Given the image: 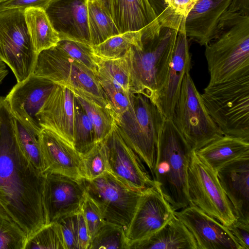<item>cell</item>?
I'll use <instances>...</instances> for the list:
<instances>
[{"instance_id":"3957f363","label":"cell","mask_w":249,"mask_h":249,"mask_svg":"<svg viewBox=\"0 0 249 249\" xmlns=\"http://www.w3.org/2000/svg\"><path fill=\"white\" fill-rule=\"evenodd\" d=\"M205 46L208 84L249 74V16L235 14L221 17L215 36Z\"/></svg>"},{"instance_id":"f35d334b","label":"cell","mask_w":249,"mask_h":249,"mask_svg":"<svg viewBox=\"0 0 249 249\" xmlns=\"http://www.w3.org/2000/svg\"><path fill=\"white\" fill-rule=\"evenodd\" d=\"M111 106L114 120L123 114L130 104V94L110 80L96 75Z\"/></svg>"},{"instance_id":"603a6c76","label":"cell","mask_w":249,"mask_h":249,"mask_svg":"<svg viewBox=\"0 0 249 249\" xmlns=\"http://www.w3.org/2000/svg\"><path fill=\"white\" fill-rule=\"evenodd\" d=\"M120 34L137 32L158 22L148 0H106Z\"/></svg>"},{"instance_id":"f546056e","label":"cell","mask_w":249,"mask_h":249,"mask_svg":"<svg viewBox=\"0 0 249 249\" xmlns=\"http://www.w3.org/2000/svg\"><path fill=\"white\" fill-rule=\"evenodd\" d=\"M141 31L128 32L112 36L101 43L92 46L93 53L104 59L124 56L133 46L141 47Z\"/></svg>"},{"instance_id":"836d02e7","label":"cell","mask_w":249,"mask_h":249,"mask_svg":"<svg viewBox=\"0 0 249 249\" xmlns=\"http://www.w3.org/2000/svg\"><path fill=\"white\" fill-rule=\"evenodd\" d=\"M89 249H128L125 231L105 221L92 238Z\"/></svg>"},{"instance_id":"f6af8a7d","label":"cell","mask_w":249,"mask_h":249,"mask_svg":"<svg viewBox=\"0 0 249 249\" xmlns=\"http://www.w3.org/2000/svg\"><path fill=\"white\" fill-rule=\"evenodd\" d=\"M235 14L249 16V0H231L222 16Z\"/></svg>"},{"instance_id":"b9f144b4","label":"cell","mask_w":249,"mask_h":249,"mask_svg":"<svg viewBox=\"0 0 249 249\" xmlns=\"http://www.w3.org/2000/svg\"><path fill=\"white\" fill-rule=\"evenodd\" d=\"M53 0H7L0 2V12L9 9H21L35 7L44 10Z\"/></svg>"},{"instance_id":"cb8c5ba5","label":"cell","mask_w":249,"mask_h":249,"mask_svg":"<svg viewBox=\"0 0 249 249\" xmlns=\"http://www.w3.org/2000/svg\"><path fill=\"white\" fill-rule=\"evenodd\" d=\"M128 249H197L196 241L184 224L174 214L160 230L129 246Z\"/></svg>"},{"instance_id":"30bf717a","label":"cell","mask_w":249,"mask_h":249,"mask_svg":"<svg viewBox=\"0 0 249 249\" xmlns=\"http://www.w3.org/2000/svg\"><path fill=\"white\" fill-rule=\"evenodd\" d=\"M188 193L190 204L228 227L236 220L232 206L216 171L193 151L188 166Z\"/></svg>"},{"instance_id":"4316f807","label":"cell","mask_w":249,"mask_h":249,"mask_svg":"<svg viewBox=\"0 0 249 249\" xmlns=\"http://www.w3.org/2000/svg\"><path fill=\"white\" fill-rule=\"evenodd\" d=\"M88 22L91 46L120 34L104 0H88Z\"/></svg>"},{"instance_id":"d6a6232c","label":"cell","mask_w":249,"mask_h":249,"mask_svg":"<svg viewBox=\"0 0 249 249\" xmlns=\"http://www.w3.org/2000/svg\"><path fill=\"white\" fill-rule=\"evenodd\" d=\"M66 249L57 222L46 224L27 237L24 249Z\"/></svg>"},{"instance_id":"7402d4cb","label":"cell","mask_w":249,"mask_h":249,"mask_svg":"<svg viewBox=\"0 0 249 249\" xmlns=\"http://www.w3.org/2000/svg\"><path fill=\"white\" fill-rule=\"evenodd\" d=\"M231 0H198L185 22L188 38L205 46L215 36L221 16Z\"/></svg>"},{"instance_id":"ac0fdd59","label":"cell","mask_w":249,"mask_h":249,"mask_svg":"<svg viewBox=\"0 0 249 249\" xmlns=\"http://www.w3.org/2000/svg\"><path fill=\"white\" fill-rule=\"evenodd\" d=\"M45 11L60 40L90 45L88 0H53Z\"/></svg>"},{"instance_id":"ffe728a7","label":"cell","mask_w":249,"mask_h":249,"mask_svg":"<svg viewBox=\"0 0 249 249\" xmlns=\"http://www.w3.org/2000/svg\"><path fill=\"white\" fill-rule=\"evenodd\" d=\"M191 57L185 24L178 31L166 80L156 101L165 119H171L185 75L190 72Z\"/></svg>"},{"instance_id":"7a4b0ae2","label":"cell","mask_w":249,"mask_h":249,"mask_svg":"<svg viewBox=\"0 0 249 249\" xmlns=\"http://www.w3.org/2000/svg\"><path fill=\"white\" fill-rule=\"evenodd\" d=\"M141 32V47L133 46L127 53L130 93L143 94L155 104L166 80L178 31L157 22Z\"/></svg>"},{"instance_id":"484cf974","label":"cell","mask_w":249,"mask_h":249,"mask_svg":"<svg viewBox=\"0 0 249 249\" xmlns=\"http://www.w3.org/2000/svg\"><path fill=\"white\" fill-rule=\"evenodd\" d=\"M27 28L36 51H41L55 46L60 40L44 10L31 7L24 10Z\"/></svg>"},{"instance_id":"2e32d148","label":"cell","mask_w":249,"mask_h":249,"mask_svg":"<svg viewBox=\"0 0 249 249\" xmlns=\"http://www.w3.org/2000/svg\"><path fill=\"white\" fill-rule=\"evenodd\" d=\"M174 214L192 234L197 249H240L228 227L196 207L190 205Z\"/></svg>"},{"instance_id":"9a60e30c","label":"cell","mask_w":249,"mask_h":249,"mask_svg":"<svg viewBox=\"0 0 249 249\" xmlns=\"http://www.w3.org/2000/svg\"><path fill=\"white\" fill-rule=\"evenodd\" d=\"M174 211L156 185L144 191L125 231L129 246L146 238L163 227Z\"/></svg>"},{"instance_id":"9c48e42d","label":"cell","mask_w":249,"mask_h":249,"mask_svg":"<svg viewBox=\"0 0 249 249\" xmlns=\"http://www.w3.org/2000/svg\"><path fill=\"white\" fill-rule=\"evenodd\" d=\"M24 12L18 8L0 12V61L11 69L17 82L33 73L38 55Z\"/></svg>"},{"instance_id":"8992f818","label":"cell","mask_w":249,"mask_h":249,"mask_svg":"<svg viewBox=\"0 0 249 249\" xmlns=\"http://www.w3.org/2000/svg\"><path fill=\"white\" fill-rule=\"evenodd\" d=\"M201 96L209 114L224 135L249 141V74L208 84Z\"/></svg>"},{"instance_id":"bcb514c9","label":"cell","mask_w":249,"mask_h":249,"mask_svg":"<svg viewBox=\"0 0 249 249\" xmlns=\"http://www.w3.org/2000/svg\"><path fill=\"white\" fill-rule=\"evenodd\" d=\"M0 215L9 217L10 218H11L9 214L8 213V212L7 211L6 209L4 207L3 204H2V203L1 202L0 200Z\"/></svg>"},{"instance_id":"ab89813d","label":"cell","mask_w":249,"mask_h":249,"mask_svg":"<svg viewBox=\"0 0 249 249\" xmlns=\"http://www.w3.org/2000/svg\"><path fill=\"white\" fill-rule=\"evenodd\" d=\"M81 212L88 227L91 241L105 221L97 205L87 195L83 204Z\"/></svg>"},{"instance_id":"ba28073f","label":"cell","mask_w":249,"mask_h":249,"mask_svg":"<svg viewBox=\"0 0 249 249\" xmlns=\"http://www.w3.org/2000/svg\"><path fill=\"white\" fill-rule=\"evenodd\" d=\"M171 120L195 151L223 135L209 114L190 72L183 78Z\"/></svg>"},{"instance_id":"6da1fadb","label":"cell","mask_w":249,"mask_h":249,"mask_svg":"<svg viewBox=\"0 0 249 249\" xmlns=\"http://www.w3.org/2000/svg\"><path fill=\"white\" fill-rule=\"evenodd\" d=\"M44 174L24 157L18 145L14 116L0 96V200L27 237L46 223Z\"/></svg>"},{"instance_id":"277c9868","label":"cell","mask_w":249,"mask_h":249,"mask_svg":"<svg viewBox=\"0 0 249 249\" xmlns=\"http://www.w3.org/2000/svg\"><path fill=\"white\" fill-rule=\"evenodd\" d=\"M193 151L171 119H165L158 140L152 177L174 211L191 205L187 177Z\"/></svg>"},{"instance_id":"f1b7e54d","label":"cell","mask_w":249,"mask_h":249,"mask_svg":"<svg viewBox=\"0 0 249 249\" xmlns=\"http://www.w3.org/2000/svg\"><path fill=\"white\" fill-rule=\"evenodd\" d=\"M17 142L28 161L38 171L44 174L45 165L42 152L39 133L31 128L14 117Z\"/></svg>"},{"instance_id":"83f0119b","label":"cell","mask_w":249,"mask_h":249,"mask_svg":"<svg viewBox=\"0 0 249 249\" xmlns=\"http://www.w3.org/2000/svg\"><path fill=\"white\" fill-rule=\"evenodd\" d=\"M198 0H148L159 24L178 31Z\"/></svg>"},{"instance_id":"8d00e7d4","label":"cell","mask_w":249,"mask_h":249,"mask_svg":"<svg viewBox=\"0 0 249 249\" xmlns=\"http://www.w3.org/2000/svg\"><path fill=\"white\" fill-rule=\"evenodd\" d=\"M55 46L97 74L98 70L97 56L93 53L91 45L69 39H60Z\"/></svg>"},{"instance_id":"7bdbcfd3","label":"cell","mask_w":249,"mask_h":249,"mask_svg":"<svg viewBox=\"0 0 249 249\" xmlns=\"http://www.w3.org/2000/svg\"><path fill=\"white\" fill-rule=\"evenodd\" d=\"M228 227L233 235L240 249H249V224L236 219Z\"/></svg>"},{"instance_id":"44dd1931","label":"cell","mask_w":249,"mask_h":249,"mask_svg":"<svg viewBox=\"0 0 249 249\" xmlns=\"http://www.w3.org/2000/svg\"><path fill=\"white\" fill-rule=\"evenodd\" d=\"M216 173L236 219L249 224V155L229 162Z\"/></svg>"},{"instance_id":"4dcf8cb0","label":"cell","mask_w":249,"mask_h":249,"mask_svg":"<svg viewBox=\"0 0 249 249\" xmlns=\"http://www.w3.org/2000/svg\"><path fill=\"white\" fill-rule=\"evenodd\" d=\"M75 99L91 121L95 142L103 140L110 133L115 124L111 113L96 103L84 98L75 95Z\"/></svg>"},{"instance_id":"e0dca14e","label":"cell","mask_w":249,"mask_h":249,"mask_svg":"<svg viewBox=\"0 0 249 249\" xmlns=\"http://www.w3.org/2000/svg\"><path fill=\"white\" fill-rule=\"evenodd\" d=\"M75 102L71 89L55 84L37 114L42 128L52 130L73 146Z\"/></svg>"},{"instance_id":"1f68e13d","label":"cell","mask_w":249,"mask_h":249,"mask_svg":"<svg viewBox=\"0 0 249 249\" xmlns=\"http://www.w3.org/2000/svg\"><path fill=\"white\" fill-rule=\"evenodd\" d=\"M97 56L99 75L113 82L130 93L129 65L127 53L117 59H104Z\"/></svg>"},{"instance_id":"d4e9b609","label":"cell","mask_w":249,"mask_h":249,"mask_svg":"<svg viewBox=\"0 0 249 249\" xmlns=\"http://www.w3.org/2000/svg\"><path fill=\"white\" fill-rule=\"evenodd\" d=\"M215 171L243 156L249 155V141L223 135L195 151Z\"/></svg>"},{"instance_id":"60d3db41","label":"cell","mask_w":249,"mask_h":249,"mask_svg":"<svg viewBox=\"0 0 249 249\" xmlns=\"http://www.w3.org/2000/svg\"><path fill=\"white\" fill-rule=\"evenodd\" d=\"M77 213L65 216L56 222L60 227L66 249H79L77 237Z\"/></svg>"},{"instance_id":"7dc6e473","label":"cell","mask_w":249,"mask_h":249,"mask_svg":"<svg viewBox=\"0 0 249 249\" xmlns=\"http://www.w3.org/2000/svg\"><path fill=\"white\" fill-rule=\"evenodd\" d=\"M5 0H0V2H3V1H4Z\"/></svg>"},{"instance_id":"5bb4252c","label":"cell","mask_w":249,"mask_h":249,"mask_svg":"<svg viewBox=\"0 0 249 249\" xmlns=\"http://www.w3.org/2000/svg\"><path fill=\"white\" fill-rule=\"evenodd\" d=\"M55 84L32 74L25 80L17 82L5 97L13 116L26 126L40 132L37 114Z\"/></svg>"},{"instance_id":"d590c367","label":"cell","mask_w":249,"mask_h":249,"mask_svg":"<svg viewBox=\"0 0 249 249\" xmlns=\"http://www.w3.org/2000/svg\"><path fill=\"white\" fill-rule=\"evenodd\" d=\"M86 179L92 180L108 172V166L104 139L96 142L87 152L82 155Z\"/></svg>"},{"instance_id":"52a82bcc","label":"cell","mask_w":249,"mask_h":249,"mask_svg":"<svg viewBox=\"0 0 249 249\" xmlns=\"http://www.w3.org/2000/svg\"><path fill=\"white\" fill-rule=\"evenodd\" d=\"M33 74L70 89L76 95L106 108L112 116L111 106L96 74L55 46L38 54Z\"/></svg>"},{"instance_id":"7c38bea8","label":"cell","mask_w":249,"mask_h":249,"mask_svg":"<svg viewBox=\"0 0 249 249\" xmlns=\"http://www.w3.org/2000/svg\"><path fill=\"white\" fill-rule=\"evenodd\" d=\"M84 179L44 173L43 203L46 224L56 222L65 216L81 211L87 196Z\"/></svg>"},{"instance_id":"d6986e66","label":"cell","mask_w":249,"mask_h":249,"mask_svg":"<svg viewBox=\"0 0 249 249\" xmlns=\"http://www.w3.org/2000/svg\"><path fill=\"white\" fill-rule=\"evenodd\" d=\"M39 138L45 165V173L86 179L82 155L72 145L47 128L41 130Z\"/></svg>"},{"instance_id":"c3c4849f","label":"cell","mask_w":249,"mask_h":249,"mask_svg":"<svg viewBox=\"0 0 249 249\" xmlns=\"http://www.w3.org/2000/svg\"><path fill=\"white\" fill-rule=\"evenodd\" d=\"M105 0V1H106V0Z\"/></svg>"},{"instance_id":"8fae6325","label":"cell","mask_w":249,"mask_h":249,"mask_svg":"<svg viewBox=\"0 0 249 249\" xmlns=\"http://www.w3.org/2000/svg\"><path fill=\"white\" fill-rule=\"evenodd\" d=\"M84 182L87 196L97 205L104 220L122 227L125 232L143 191L129 188L108 172L92 180L84 179Z\"/></svg>"},{"instance_id":"e575fe53","label":"cell","mask_w":249,"mask_h":249,"mask_svg":"<svg viewBox=\"0 0 249 249\" xmlns=\"http://www.w3.org/2000/svg\"><path fill=\"white\" fill-rule=\"evenodd\" d=\"M95 143L94 130L91 121L76 101L73 146L79 153L83 155Z\"/></svg>"},{"instance_id":"5b68a950","label":"cell","mask_w":249,"mask_h":249,"mask_svg":"<svg viewBox=\"0 0 249 249\" xmlns=\"http://www.w3.org/2000/svg\"><path fill=\"white\" fill-rule=\"evenodd\" d=\"M165 120L156 104L140 93L130 94L128 109L114 120L117 131L149 168L152 176L158 140Z\"/></svg>"},{"instance_id":"ee69618b","label":"cell","mask_w":249,"mask_h":249,"mask_svg":"<svg viewBox=\"0 0 249 249\" xmlns=\"http://www.w3.org/2000/svg\"><path fill=\"white\" fill-rule=\"evenodd\" d=\"M77 237L79 249H89L91 238L81 211L77 213Z\"/></svg>"},{"instance_id":"4fadbf2b","label":"cell","mask_w":249,"mask_h":249,"mask_svg":"<svg viewBox=\"0 0 249 249\" xmlns=\"http://www.w3.org/2000/svg\"><path fill=\"white\" fill-rule=\"evenodd\" d=\"M104 141L108 172L135 190L144 191L155 185L143 161L125 142L115 124Z\"/></svg>"},{"instance_id":"74e56055","label":"cell","mask_w":249,"mask_h":249,"mask_svg":"<svg viewBox=\"0 0 249 249\" xmlns=\"http://www.w3.org/2000/svg\"><path fill=\"white\" fill-rule=\"evenodd\" d=\"M27 236L9 217L0 215V249H24Z\"/></svg>"}]
</instances>
